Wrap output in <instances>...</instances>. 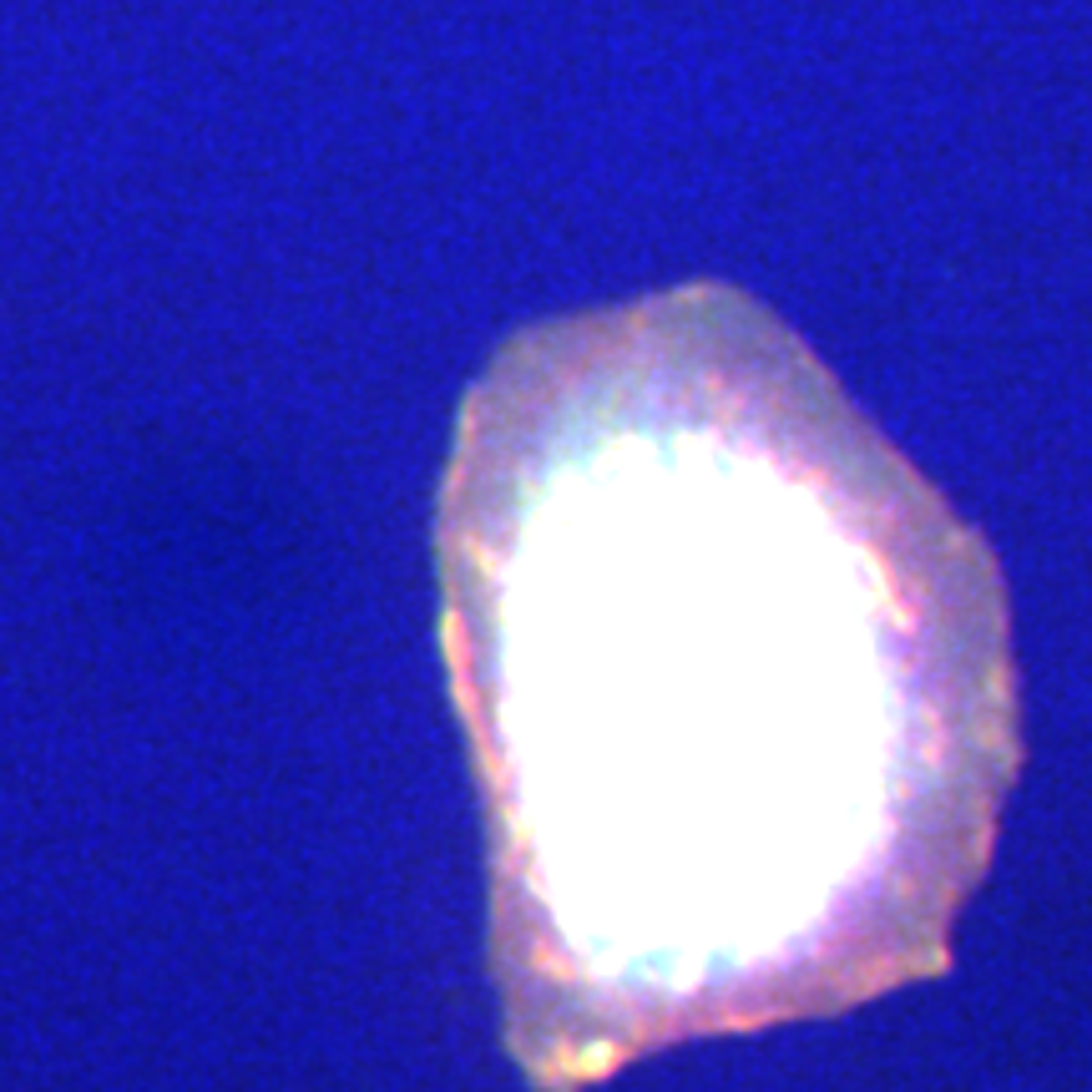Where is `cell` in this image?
Returning <instances> with one entry per match:
<instances>
[{"mask_svg": "<svg viewBox=\"0 0 1092 1092\" xmlns=\"http://www.w3.org/2000/svg\"><path fill=\"white\" fill-rule=\"evenodd\" d=\"M435 561L537 1092L951 966L1021 769L1007 582L774 309L678 283L511 334Z\"/></svg>", "mask_w": 1092, "mask_h": 1092, "instance_id": "obj_1", "label": "cell"}]
</instances>
